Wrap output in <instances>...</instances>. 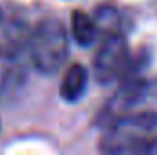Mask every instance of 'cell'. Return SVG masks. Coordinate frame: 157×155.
I'll use <instances>...</instances> for the list:
<instances>
[{"instance_id":"cell-1","label":"cell","mask_w":157,"mask_h":155,"mask_svg":"<svg viewBox=\"0 0 157 155\" xmlns=\"http://www.w3.org/2000/svg\"><path fill=\"white\" fill-rule=\"evenodd\" d=\"M155 128L157 112H130L104 130V135L99 142V152L106 155L144 153Z\"/></svg>"},{"instance_id":"cell-7","label":"cell","mask_w":157,"mask_h":155,"mask_svg":"<svg viewBox=\"0 0 157 155\" xmlns=\"http://www.w3.org/2000/svg\"><path fill=\"white\" fill-rule=\"evenodd\" d=\"M71 35H73V39L78 46H90L95 40V37L99 35L95 20L82 11H73V15H71Z\"/></svg>"},{"instance_id":"cell-3","label":"cell","mask_w":157,"mask_h":155,"mask_svg":"<svg viewBox=\"0 0 157 155\" xmlns=\"http://www.w3.org/2000/svg\"><path fill=\"white\" fill-rule=\"evenodd\" d=\"M148 95H152V84L146 78H141L139 75L121 78L117 91L102 104V108H99L93 119V124L97 128L106 130L121 117L130 113L137 104L146 100Z\"/></svg>"},{"instance_id":"cell-6","label":"cell","mask_w":157,"mask_h":155,"mask_svg":"<svg viewBox=\"0 0 157 155\" xmlns=\"http://www.w3.org/2000/svg\"><path fill=\"white\" fill-rule=\"evenodd\" d=\"M86 89H88V73H86V68L82 64L75 62L64 73L59 93H60L62 100H66V102H77V100L82 99V95L86 93Z\"/></svg>"},{"instance_id":"cell-5","label":"cell","mask_w":157,"mask_h":155,"mask_svg":"<svg viewBox=\"0 0 157 155\" xmlns=\"http://www.w3.org/2000/svg\"><path fill=\"white\" fill-rule=\"evenodd\" d=\"M29 29L18 18L0 15V59L13 60L28 51Z\"/></svg>"},{"instance_id":"cell-8","label":"cell","mask_w":157,"mask_h":155,"mask_svg":"<svg viewBox=\"0 0 157 155\" xmlns=\"http://www.w3.org/2000/svg\"><path fill=\"white\" fill-rule=\"evenodd\" d=\"M95 24H97V31L104 37V35H112V33H121V17L119 11L112 6H101L95 11L93 17Z\"/></svg>"},{"instance_id":"cell-2","label":"cell","mask_w":157,"mask_h":155,"mask_svg":"<svg viewBox=\"0 0 157 155\" xmlns=\"http://www.w3.org/2000/svg\"><path fill=\"white\" fill-rule=\"evenodd\" d=\"M68 31L57 18H44L29 31L26 53L33 68L42 75L57 73L68 59Z\"/></svg>"},{"instance_id":"cell-4","label":"cell","mask_w":157,"mask_h":155,"mask_svg":"<svg viewBox=\"0 0 157 155\" xmlns=\"http://www.w3.org/2000/svg\"><path fill=\"white\" fill-rule=\"evenodd\" d=\"M130 47L121 33L104 35L93 59V75L99 84L119 82L130 64Z\"/></svg>"}]
</instances>
